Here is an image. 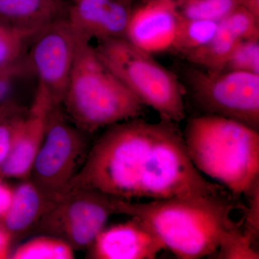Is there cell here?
Masks as SVG:
<instances>
[{
	"mask_svg": "<svg viewBox=\"0 0 259 259\" xmlns=\"http://www.w3.org/2000/svg\"><path fill=\"white\" fill-rule=\"evenodd\" d=\"M177 124L140 117L106 127L65 193L90 189L122 200L150 201L223 192L194 167Z\"/></svg>",
	"mask_w": 259,
	"mask_h": 259,
	"instance_id": "obj_1",
	"label": "cell"
},
{
	"mask_svg": "<svg viewBox=\"0 0 259 259\" xmlns=\"http://www.w3.org/2000/svg\"><path fill=\"white\" fill-rule=\"evenodd\" d=\"M236 203L224 192L146 202L114 199L116 214L144 223L177 258L215 254L223 238L238 226L231 218Z\"/></svg>",
	"mask_w": 259,
	"mask_h": 259,
	"instance_id": "obj_2",
	"label": "cell"
},
{
	"mask_svg": "<svg viewBox=\"0 0 259 259\" xmlns=\"http://www.w3.org/2000/svg\"><path fill=\"white\" fill-rule=\"evenodd\" d=\"M183 138L197 171L233 195H248L259 184L258 130L204 114L189 119Z\"/></svg>",
	"mask_w": 259,
	"mask_h": 259,
	"instance_id": "obj_3",
	"label": "cell"
},
{
	"mask_svg": "<svg viewBox=\"0 0 259 259\" xmlns=\"http://www.w3.org/2000/svg\"><path fill=\"white\" fill-rule=\"evenodd\" d=\"M90 42L76 34L74 66L61 103L70 120L85 134L140 117L145 109Z\"/></svg>",
	"mask_w": 259,
	"mask_h": 259,
	"instance_id": "obj_4",
	"label": "cell"
},
{
	"mask_svg": "<svg viewBox=\"0 0 259 259\" xmlns=\"http://www.w3.org/2000/svg\"><path fill=\"white\" fill-rule=\"evenodd\" d=\"M95 48L102 62L145 107L176 123L185 119V87L152 54L124 37L98 41Z\"/></svg>",
	"mask_w": 259,
	"mask_h": 259,
	"instance_id": "obj_5",
	"label": "cell"
},
{
	"mask_svg": "<svg viewBox=\"0 0 259 259\" xmlns=\"http://www.w3.org/2000/svg\"><path fill=\"white\" fill-rule=\"evenodd\" d=\"M185 80L196 105L204 114L221 116L259 129V74L245 71H186Z\"/></svg>",
	"mask_w": 259,
	"mask_h": 259,
	"instance_id": "obj_6",
	"label": "cell"
},
{
	"mask_svg": "<svg viewBox=\"0 0 259 259\" xmlns=\"http://www.w3.org/2000/svg\"><path fill=\"white\" fill-rule=\"evenodd\" d=\"M84 134L66 120L61 106L53 108L28 179L55 202L64 195L88 155Z\"/></svg>",
	"mask_w": 259,
	"mask_h": 259,
	"instance_id": "obj_7",
	"label": "cell"
},
{
	"mask_svg": "<svg viewBox=\"0 0 259 259\" xmlns=\"http://www.w3.org/2000/svg\"><path fill=\"white\" fill-rule=\"evenodd\" d=\"M114 199L90 189L69 191L42 216L35 229L63 240L74 250L89 248L115 214Z\"/></svg>",
	"mask_w": 259,
	"mask_h": 259,
	"instance_id": "obj_8",
	"label": "cell"
},
{
	"mask_svg": "<svg viewBox=\"0 0 259 259\" xmlns=\"http://www.w3.org/2000/svg\"><path fill=\"white\" fill-rule=\"evenodd\" d=\"M76 34L66 18L59 19L40 30L32 39L28 56L39 84L61 106L74 66Z\"/></svg>",
	"mask_w": 259,
	"mask_h": 259,
	"instance_id": "obj_9",
	"label": "cell"
},
{
	"mask_svg": "<svg viewBox=\"0 0 259 259\" xmlns=\"http://www.w3.org/2000/svg\"><path fill=\"white\" fill-rule=\"evenodd\" d=\"M55 106L50 93L38 83L30 106L20 122L13 150L0 169V180L29 178Z\"/></svg>",
	"mask_w": 259,
	"mask_h": 259,
	"instance_id": "obj_10",
	"label": "cell"
},
{
	"mask_svg": "<svg viewBox=\"0 0 259 259\" xmlns=\"http://www.w3.org/2000/svg\"><path fill=\"white\" fill-rule=\"evenodd\" d=\"M180 18L175 0H144L133 8L124 38L152 55L170 52Z\"/></svg>",
	"mask_w": 259,
	"mask_h": 259,
	"instance_id": "obj_11",
	"label": "cell"
},
{
	"mask_svg": "<svg viewBox=\"0 0 259 259\" xmlns=\"http://www.w3.org/2000/svg\"><path fill=\"white\" fill-rule=\"evenodd\" d=\"M134 0H77L67 19L76 34L91 41L125 37Z\"/></svg>",
	"mask_w": 259,
	"mask_h": 259,
	"instance_id": "obj_12",
	"label": "cell"
},
{
	"mask_svg": "<svg viewBox=\"0 0 259 259\" xmlns=\"http://www.w3.org/2000/svg\"><path fill=\"white\" fill-rule=\"evenodd\" d=\"M89 249V258L153 259L166 248L144 223L131 218L105 227Z\"/></svg>",
	"mask_w": 259,
	"mask_h": 259,
	"instance_id": "obj_13",
	"label": "cell"
},
{
	"mask_svg": "<svg viewBox=\"0 0 259 259\" xmlns=\"http://www.w3.org/2000/svg\"><path fill=\"white\" fill-rule=\"evenodd\" d=\"M30 179L22 180L15 188L11 207L0 226L17 239L35 228L42 216L55 203Z\"/></svg>",
	"mask_w": 259,
	"mask_h": 259,
	"instance_id": "obj_14",
	"label": "cell"
},
{
	"mask_svg": "<svg viewBox=\"0 0 259 259\" xmlns=\"http://www.w3.org/2000/svg\"><path fill=\"white\" fill-rule=\"evenodd\" d=\"M63 0H0V19L18 28L38 33L69 11Z\"/></svg>",
	"mask_w": 259,
	"mask_h": 259,
	"instance_id": "obj_15",
	"label": "cell"
},
{
	"mask_svg": "<svg viewBox=\"0 0 259 259\" xmlns=\"http://www.w3.org/2000/svg\"><path fill=\"white\" fill-rule=\"evenodd\" d=\"M240 41L219 23L217 32L208 42L184 57L196 67L210 71H222L233 49Z\"/></svg>",
	"mask_w": 259,
	"mask_h": 259,
	"instance_id": "obj_16",
	"label": "cell"
},
{
	"mask_svg": "<svg viewBox=\"0 0 259 259\" xmlns=\"http://www.w3.org/2000/svg\"><path fill=\"white\" fill-rule=\"evenodd\" d=\"M219 22L194 20L181 17L171 52L185 56L203 47L215 35Z\"/></svg>",
	"mask_w": 259,
	"mask_h": 259,
	"instance_id": "obj_17",
	"label": "cell"
},
{
	"mask_svg": "<svg viewBox=\"0 0 259 259\" xmlns=\"http://www.w3.org/2000/svg\"><path fill=\"white\" fill-rule=\"evenodd\" d=\"M10 256L13 259H72L74 250L63 240L42 234L19 245Z\"/></svg>",
	"mask_w": 259,
	"mask_h": 259,
	"instance_id": "obj_18",
	"label": "cell"
},
{
	"mask_svg": "<svg viewBox=\"0 0 259 259\" xmlns=\"http://www.w3.org/2000/svg\"><path fill=\"white\" fill-rule=\"evenodd\" d=\"M182 18L221 22L241 6L240 0H175Z\"/></svg>",
	"mask_w": 259,
	"mask_h": 259,
	"instance_id": "obj_19",
	"label": "cell"
},
{
	"mask_svg": "<svg viewBox=\"0 0 259 259\" xmlns=\"http://www.w3.org/2000/svg\"><path fill=\"white\" fill-rule=\"evenodd\" d=\"M37 34L0 19V66L15 64L27 58V47Z\"/></svg>",
	"mask_w": 259,
	"mask_h": 259,
	"instance_id": "obj_20",
	"label": "cell"
},
{
	"mask_svg": "<svg viewBox=\"0 0 259 259\" xmlns=\"http://www.w3.org/2000/svg\"><path fill=\"white\" fill-rule=\"evenodd\" d=\"M255 243L254 238L238 225L228 232L214 255L222 259H258Z\"/></svg>",
	"mask_w": 259,
	"mask_h": 259,
	"instance_id": "obj_21",
	"label": "cell"
},
{
	"mask_svg": "<svg viewBox=\"0 0 259 259\" xmlns=\"http://www.w3.org/2000/svg\"><path fill=\"white\" fill-rule=\"evenodd\" d=\"M223 70L259 74V40H241L238 42Z\"/></svg>",
	"mask_w": 259,
	"mask_h": 259,
	"instance_id": "obj_22",
	"label": "cell"
},
{
	"mask_svg": "<svg viewBox=\"0 0 259 259\" xmlns=\"http://www.w3.org/2000/svg\"><path fill=\"white\" fill-rule=\"evenodd\" d=\"M219 23L239 40H259V20L241 6Z\"/></svg>",
	"mask_w": 259,
	"mask_h": 259,
	"instance_id": "obj_23",
	"label": "cell"
},
{
	"mask_svg": "<svg viewBox=\"0 0 259 259\" xmlns=\"http://www.w3.org/2000/svg\"><path fill=\"white\" fill-rule=\"evenodd\" d=\"M26 111L27 108L23 107L0 118V169L13 150L20 122Z\"/></svg>",
	"mask_w": 259,
	"mask_h": 259,
	"instance_id": "obj_24",
	"label": "cell"
},
{
	"mask_svg": "<svg viewBox=\"0 0 259 259\" xmlns=\"http://www.w3.org/2000/svg\"><path fill=\"white\" fill-rule=\"evenodd\" d=\"M30 71L32 72L28 56L15 64L0 66V105L14 102L10 97L15 83Z\"/></svg>",
	"mask_w": 259,
	"mask_h": 259,
	"instance_id": "obj_25",
	"label": "cell"
},
{
	"mask_svg": "<svg viewBox=\"0 0 259 259\" xmlns=\"http://www.w3.org/2000/svg\"><path fill=\"white\" fill-rule=\"evenodd\" d=\"M250 197L249 207L247 209L245 218V228L244 231L256 241L258 236V212H259V184L253 187L248 194Z\"/></svg>",
	"mask_w": 259,
	"mask_h": 259,
	"instance_id": "obj_26",
	"label": "cell"
},
{
	"mask_svg": "<svg viewBox=\"0 0 259 259\" xmlns=\"http://www.w3.org/2000/svg\"><path fill=\"white\" fill-rule=\"evenodd\" d=\"M14 195V188L0 180V224L6 217L11 207Z\"/></svg>",
	"mask_w": 259,
	"mask_h": 259,
	"instance_id": "obj_27",
	"label": "cell"
},
{
	"mask_svg": "<svg viewBox=\"0 0 259 259\" xmlns=\"http://www.w3.org/2000/svg\"><path fill=\"white\" fill-rule=\"evenodd\" d=\"M11 235L3 227L0 226V259L10 258V245H11Z\"/></svg>",
	"mask_w": 259,
	"mask_h": 259,
	"instance_id": "obj_28",
	"label": "cell"
},
{
	"mask_svg": "<svg viewBox=\"0 0 259 259\" xmlns=\"http://www.w3.org/2000/svg\"><path fill=\"white\" fill-rule=\"evenodd\" d=\"M241 7L259 20V0H240Z\"/></svg>",
	"mask_w": 259,
	"mask_h": 259,
	"instance_id": "obj_29",
	"label": "cell"
},
{
	"mask_svg": "<svg viewBox=\"0 0 259 259\" xmlns=\"http://www.w3.org/2000/svg\"><path fill=\"white\" fill-rule=\"evenodd\" d=\"M22 107H23L15 103V102H10V103L2 104V105H0V118L20 110Z\"/></svg>",
	"mask_w": 259,
	"mask_h": 259,
	"instance_id": "obj_30",
	"label": "cell"
},
{
	"mask_svg": "<svg viewBox=\"0 0 259 259\" xmlns=\"http://www.w3.org/2000/svg\"><path fill=\"white\" fill-rule=\"evenodd\" d=\"M72 1V3H74V2L77 1V0H71Z\"/></svg>",
	"mask_w": 259,
	"mask_h": 259,
	"instance_id": "obj_31",
	"label": "cell"
}]
</instances>
